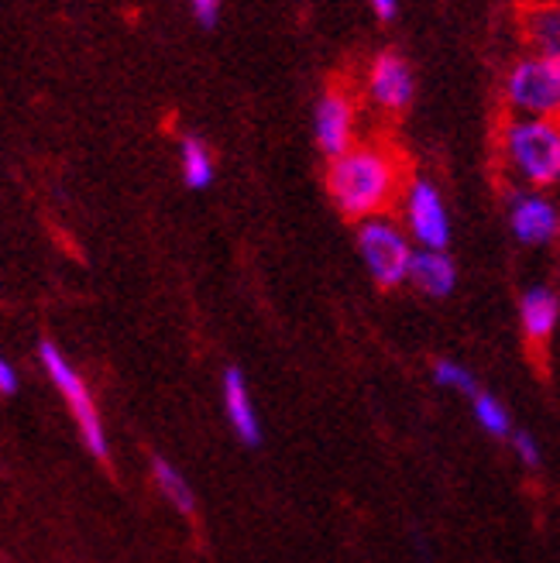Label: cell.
Masks as SVG:
<instances>
[{
    "instance_id": "cell-19",
    "label": "cell",
    "mask_w": 560,
    "mask_h": 563,
    "mask_svg": "<svg viewBox=\"0 0 560 563\" xmlns=\"http://www.w3.org/2000/svg\"><path fill=\"white\" fill-rule=\"evenodd\" d=\"M193 4V14L196 21H200L204 27H213L217 18H220V0H189Z\"/></svg>"
},
{
    "instance_id": "cell-9",
    "label": "cell",
    "mask_w": 560,
    "mask_h": 563,
    "mask_svg": "<svg viewBox=\"0 0 560 563\" xmlns=\"http://www.w3.org/2000/svg\"><path fill=\"white\" fill-rule=\"evenodd\" d=\"M509 231L519 244L526 247H547L560 234V210L547 200L543 189L534 186H519L509 189Z\"/></svg>"
},
{
    "instance_id": "cell-3",
    "label": "cell",
    "mask_w": 560,
    "mask_h": 563,
    "mask_svg": "<svg viewBox=\"0 0 560 563\" xmlns=\"http://www.w3.org/2000/svg\"><path fill=\"white\" fill-rule=\"evenodd\" d=\"M358 255L378 289H396L403 282H409L416 244L399 220L378 213L358 220Z\"/></svg>"
},
{
    "instance_id": "cell-14",
    "label": "cell",
    "mask_w": 560,
    "mask_h": 563,
    "mask_svg": "<svg viewBox=\"0 0 560 563\" xmlns=\"http://www.w3.org/2000/svg\"><path fill=\"white\" fill-rule=\"evenodd\" d=\"M179 168H183V183L189 189H207L213 183V155L204 137L186 134L179 141Z\"/></svg>"
},
{
    "instance_id": "cell-21",
    "label": "cell",
    "mask_w": 560,
    "mask_h": 563,
    "mask_svg": "<svg viewBox=\"0 0 560 563\" xmlns=\"http://www.w3.org/2000/svg\"><path fill=\"white\" fill-rule=\"evenodd\" d=\"M369 8L378 21H396L399 14V0H369Z\"/></svg>"
},
{
    "instance_id": "cell-6",
    "label": "cell",
    "mask_w": 560,
    "mask_h": 563,
    "mask_svg": "<svg viewBox=\"0 0 560 563\" xmlns=\"http://www.w3.org/2000/svg\"><path fill=\"white\" fill-rule=\"evenodd\" d=\"M403 223L416 247H430V251L451 247V238H454L451 213L443 207L440 189L424 176L409 179L403 189Z\"/></svg>"
},
{
    "instance_id": "cell-2",
    "label": "cell",
    "mask_w": 560,
    "mask_h": 563,
    "mask_svg": "<svg viewBox=\"0 0 560 563\" xmlns=\"http://www.w3.org/2000/svg\"><path fill=\"white\" fill-rule=\"evenodd\" d=\"M502 158L509 173L534 189L560 183V118H519L513 114L502 128Z\"/></svg>"
},
{
    "instance_id": "cell-18",
    "label": "cell",
    "mask_w": 560,
    "mask_h": 563,
    "mask_svg": "<svg viewBox=\"0 0 560 563\" xmlns=\"http://www.w3.org/2000/svg\"><path fill=\"white\" fill-rule=\"evenodd\" d=\"M509 443H513L516 457H519L526 467H540V443H537L534 433H529V430H516V433L509 437Z\"/></svg>"
},
{
    "instance_id": "cell-1",
    "label": "cell",
    "mask_w": 560,
    "mask_h": 563,
    "mask_svg": "<svg viewBox=\"0 0 560 563\" xmlns=\"http://www.w3.org/2000/svg\"><path fill=\"white\" fill-rule=\"evenodd\" d=\"M399 158L385 145H358L327 162V192L333 207L348 220H365L385 213L396 196H403Z\"/></svg>"
},
{
    "instance_id": "cell-15",
    "label": "cell",
    "mask_w": 560,
    "mask_h": 563,
    "mask_svg": "<svg viewBox=\"0 0 560 563\" xmlns=\"http://www.w3.org/2000/svg\"><path fill=\"white\" fill-rule=\"evenodd\" d=\"M152 482L165 495V501L176 505V512H183V516L196 512V495H193L189 482L183 477V471L173 467L165 457H152Z\"/></svg>"
},
{
    "instance_id": "cell-13",
    "label": "cell",
    "mask_w": 560,
    "mask_h": 563,
    "mask_svg": "<svg viewBox=\"0 0 560 563\" xmlns=\"http://www.w3.org/2000/svg\"><path fill=\"white\" fill-rule=\"evenodd\" d=\"M526 38L537 55L557 59L560 55V4L557 0H550V4H537L526 14Z\"/></svg>"
},
{
    "instance_id": "cell-16",
    "label": "cell",
    "mask_w": 560,
    "mask_h": 563,
    "mask_svg": "<svg viewBox=\"0 0 560 563\" xmlns=\"http://www.w3.org/2000/svg\"><path fill=\"white\" fill-rule=\"evenodd\" d=\"M471 412L479 419V427L495 440H509L516 433V422H513V412L506 409V402H498L485 388H479L471 396Z\"/></svg>"
},
{
    "instance_id": "cell-22",
    "label": "cell",
    "mask_w": 560,
    "mask_h": 563,
    "mask_svg": "<svg viewBox=\"0 0 560 563\" xmlns=\"http://www.w3.org/2000/svg\"><path fill=\"white\" fill-rule=\"evenodd\" d=\"M553 63H557V66H560V55H557V59H553Z\"/></svg>"
},
{
    "instance_id": "cell-10",
    "label": "cell",
    "mask_w": 560,
    "mask_h": 563,
    "mask_svg": "<svg viewBox=\"0 0 560 563\" xmlns=\"http://www.w3.org/2000/svg\"><path fill=\"white\" fill-rule=\"evenodd\" d=\"M223 412H228L231 430L244 446H262V422H259L255 402H251V391H248L241 368L223 372Z\"/></svg>"
},
{
    "instance_id": "cell-20",
    "label": "cell",
    "mask_w": 560,
    "mask_h": 563,
    "mask_svg": "<svg viewBox=\"0 0 560 563\" xmlns=\"http://www.w3.org/2000/svg\"><path fill=\"white\" fill-rule=\"evenodd\" d=\"M18 391V372L11 368V361L0 357V396H14Z\"/></svg>"
},
{
    "instance_id": "cell-7",
    "label": "cell",
    "mask_w": 560,
    "mask_h": 563,
    "mask_svg": "<svg viewBox=\"0 0 560 563\" xmlns=\"http://www.w3.org/2000/svg\"><path fill=\"white\" fill-rule=\"evenodd\" d=\"M314 141L330 162L358 145V100L344 87H327L314 103Z\"/></svg>"
},
{
    "instance_id": "cell-17",
    "label": "cell",
    "mask_w": 560,
    "mask_h": 563,
    "mask_svg": "<svg viewBox=\"0 0 560 563\" xmlns=\"http://www.w3.org/2000/svg\"><path fill=\"white\" fill-rule=\"evenodd\" d=\"M433 382L440 385V388H451V391H461V396H474L479 391V382H474V375L464 368V364H458V361H451V357H440V361H433Z\"/></svg>"
},
{
    "instance_id": "cell-4",
    "label": "cell",
    "mask_w": 560,
    "mask_h": 563,
    "mask_svg": "<svg viewBox=\"0 0 560 563\" xmlns=\"http://www.w3.org/2000/svg\"><path fill=\"white\" fill-rule=\"evenodd\" d=\"M39 361H42V368L45 375L52 378V385L59 388V396L66 399L73 419H76V427H79V437L83 443H87V450L97 457V461H107L110 454V446H107V430H103V422H100V412H97V402L90 396V388L87 382H83V375L73 368V364L66 361V354L55 347L52 341H42L39 344Z\"/></svg>"
},
{
    "instance_id": "cell-23",
    "label": "cell",
    "mask_w": 560,
    "mask_h": 563,
    "mask_svg": "<svg viewBox=\"0 0 560 563\" xmlns=\"http://www.w3.org/2000/svg\"><path fill=\"white\" fill-rule=\"evenodd\" d=\"M557 4H560V0H557Z\"/></svg>"
},
{
    "instance_id": "cell-11",
    "label": "cell",
    "mask_w": 560,
    "mask_h": 563,
    "mask_svg": "<svg viewBox=\"0 0 560 563\" xmlns=\"http://www.w3.org/2000/svg\"><path fill=\"white\" fill-rule=\"evenodd\" d=\"M409 286L430 299H447L458 289V265L447 251L416 247L409 265Z\"/></svg>"
},
{
    "instance_id": "cell-8",
    "label": "cell",
    "mask_w": 560,
    "mask_h": 563,
    "mask_svg": "<svg viewBox=\"0 0 560 563\" xmlns=\"http://www.w3.org/2000/svg\"><path fill=\"white\" fill-rule=\"evenodd\" d=\"M365 97L372 100L375 110H382L388 118L406 114L416 97V76L403 52L396 48L375 52V59L369 63V73H365Z\"/></svg>"
},
{
    "instance_id": "cell-12",
    "label": "cell",
    "mask_w": 560,
    "mask_h": 563,
    "mask_svg": "<svg viewBox=\"0 0 560 563\" xmlns=\"http://www.w3.org/2000/svg\"><path fill=\"white\" fill-rule=\"evenodd\" d=\"M557 323H560V296L550 286L526 289L519 299V327H523L526 341L543 347L553 336Z\"/></svg>"
},
{
    "instance_id": "cell-5",
    "label": "cell",
    "mask_w": 560,
    "mask_h": 563,
    "mask_svg": "<svg viewBox=\"0 0 560 563\" xmlns=\"http://www.w3.org/2000/svg\"><path fill=\"white\" fill-rule=\"evenodd\" d=\"M506 107L519 118H560V66L547 55H523L506 76Z\"/></svg>"
}]
</instances>
